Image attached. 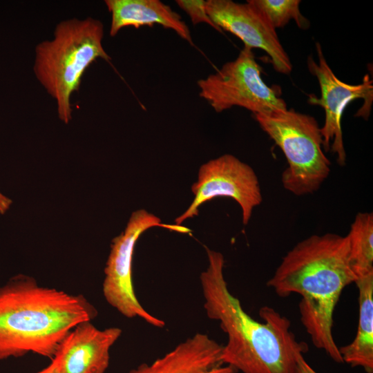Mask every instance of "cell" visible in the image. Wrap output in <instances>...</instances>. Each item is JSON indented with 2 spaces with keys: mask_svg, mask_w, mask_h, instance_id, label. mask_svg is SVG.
<instances>
[{
  "mask_svg": "<svg viewBox=\"0 0 373 373\" xmlns=\"http://www.w3.org/2000/svg\"><path fill=\"white\" fill-rule=\"evenodd\" d=\"M205 249L208 265L200 281L207 316L227 336L222 363L242 373H296L297 356L308 347L296 340L290 321L269 306L259 309L262 322L253 318L229 289L222 254Z\"/></svg>",
  "mask_w": 373,
  "mask_h": 373,
  "instance_id": "1",
  "label": "cell"
},
{
  "mask_svg": "<svg viewBox=\"0 0 373 373\" xmlns=\"http://www.w3.org/2000/svg\"><path fill=\"white\" fill-rule=\"evenodd\" d=\"M347 236L312 235L283 258L267 285L281 298L297 294L300 321L312 344L343 363L334 338V312L345 287L355 283Z\"/></svg>",
  "mask_w": 373,
  "mask_h": 373,
  "instance_id": "2",
  "label": "cell"
},
{
  "mask_svg": "<svg viewBox=\"0 0 373 373\" xmlns=\"http://www.w3.org/2000/svg\"><path fill=\"white\" fill-rule=\"evenodd\" d=\"M97 316L84 296L15 275L0 287V361L28 353L52 360L69 332Z\"/></svg>",
  "mask_w": 373,
  "mask_h": 373,
  "instance_id": "3",
  "label": "cell"
},
{
  "mask_svg": "<svg viewBox=\"0 0 373 373\" xmlns=\"http://www.w3.org/2000/svg\"><path fill=\"white\" fill-rule=\"evenodd\" d=\"M104 32L103 23L92 17L66 19L56 26L52 39L35 47V75L55 101L58 117L65 124L72 119L70 98L86 69L97 59H111L102 45Z\"/></svg>",
  "mask_w": 373,
  "mask_h": 373,
  "instance_id": "4",
  "label": "cell"
},
{
  "mask_svg": "<svg viewBox=\"0 0 373 373\" xmlns=\"http://www.w3.org/2000/svg\"><path fill=\"white\" fill-rule=\"evenodd\" d=\"M254 117L285 156L283 187L298 196L317 191L328 178L331 164L324 153L316 119L293 108L254 114Z\"/></svg>",
  "mask_w": 373,
  "mask_h": 373,
  "instance_id": "5",
  "label": "cell"
},
{
  "mask_svg": "<svg viewBox=\"0 0 373 373\" xmlns=\"http://www.w3.org/2000/svg\"><path fill=\"white\" fill-rule=\"evenodd\" d=\"M199 95L217 113L233 106L253 115L286 109L278 86H269L262 78V68L252 49L244 46L238 57L214 73L197 82Z\"/></svg>",
  "mask_w": 373,
  "mask_h": 373,
  "instance_id": "6",
  "label": "cell"
},
{
  "mask_svg": "<svg viewBox=\"0 0 373 373\" xmlns=\"http://www.w3.org/2000/svg\"><path fill=\"white\" fill-rule=\"evenodd\" d=\"M161 227L186 233L190 229L176 224L162 223L160 218L145 209L131 213L124 230L112 240L104 268L102 292L106 302L124 316L140 318L149 325L162 328L165 323L148 312L140 304L133 283V256L140 236L150 228Z\"/></svg>",
  "mask_w": 373,
  "mask_h": 373,
  "instance_id": "7",
  "label": "cell"
},
{
  "mask_svg": "<svg viewBox=\"0 0 373 373\" xmlns=\"http://www.w3.org/2000/svg\"><path fill=\"white\" fill-rule=\"evenodd\" d=\"M191 191L194 199L187 209L175 219L176 225L198 216L202 204L218 197L233 199L241 209L242 223L247 225L253 210L262 200L254 170L231 154L222 155L202 164Z\"/></svg>",
  "mask_w": 373,
  "mask_h": 373,
  "instance_id": "8",
  "label": "cell"
},
{
  "mask_svg": "<svg viewBox=\"0 0 373 373\" xmlns=\"http://www.w3.org/2000/svg\"><path fill=\"white\" fill-rule=\"evenodd\" d=\"M316 47L318 62L309 57L307 66L309 72L318 79L321 96L319 99L310 96L309 103L319 105L324 109L325 122L321 127L323 150L327 151L330 149L336 155L338 164L343 166L346 153L341 128L343 113L352 101L361 98L365 102L357 115L366 119L368 118L372 102V80L366 75L359 84L352 85L342 82L329 66L321 44L316 43Z\"/></svg>",
  "mask_w": 373,
  "mask_h": 373,
  "instance_id": "9",
  "label": "cell"
},
{
  "mask_svg": "<svg viewBox=\"0 0 373 373\" xmlns=\"http://www.w3.org/2000/svg\"><path fill=\"white\" fill-rule=\"evenodd\" d=\"M206 9L211 21L220 30L238 37L244 46L267 52L276 71L285 75L291 73V61L276 29L253 5L248 1L240 3L231 0H208Z\"/></svg>",
  "mask_w": 373,
  "mask_h": 373,
  "instance_id": "10",
  "label": "cell"
},
{
  "mask_svg": "<svg viewBox=\"0 0 373 373\" xmlns=\"http://www.w3.org/2000/svg\"><path fill=\"white\" fill-rule=\"evenodd\" d=\"M117 327L97 328L91 321L77 325L61 343L54 359L59 373H104L110 350L121 336Z\"/></svg>",
  "mask_w": 373,
  "mask_h": 373,
  "instance_id": "11",
  "label": "cell"
},
{
  "mask_svg": "<svg viewBox=\"0 0 373 373\" xmlns=\"http://www.w3.org/2000/svg\"><path fill=\"white\" fill-rule=\"evenodd\" d=\"M222 345L207 334L196 333L151 363L128 373H236L221 361Z\"/></svg>",
  "mask_w": 373,
  "mask_h": 373,
  "instance_id": "12",
  "label": "cell"
},
{
  "mask_svg": "<svg viewBox=\"0 0 373 373\" xmlns=\"http://www.w3.org/2000/svg\"><path fill=\"white\" fill-rule=\"evenodd\" d=\"M104 3L111 13V37L126 27L160 25L173 30L179 37L193 46L189 28L181 16L160 0H106Z\"/></svg>",
  "mask_w": 373,
  "mask_h": 373,
  "instance_id": "13",
  "label": "cell"
},
{
  "mask_svg": "<svg viewBox=\"0 0 373 373\" xmlns=\"http://www.w3.org/2000/svg\"><path fill=\"white\" fill-rule=\"evenodd\" d=\"M358 291V321L356 336L349 344L338 347L343 363L373 373V274L354 283Z\"/></svg>",
  "mask_w": 373,
  "mask_h": 373,
  "instance_id": "14",
  "label": "cell"
},
{
  "mask_svg": "<svg viewBox=\"0 0 373 373\" xmlns=\"http://www.w3.org/2000/svg\"><path fill=\"white\" fill-rule=\"evenodd\" d=\"M346 236L350 266L356 280L373 274L372 213H358Z\"/></svg>",
  "mask_w": 373,
  "mask_h": 373,
  "instance_id": "15",
  "label": "cell"
},
{
  "mask_svg": "<svg viewBox=\"0 0 373 373\" xmlns=\"http://www.w3.org/2000/svg\"><path fill=\"white\" fill-rule=\"evenodd\" d=\"M276 28L285 26L290 20L303 30L309 27L310 23L300 11L299 0H248Z\"/></svg>",
  "mask_w": 373,
  "mask_h": 373,
  "instance_id": "16",
  "label": "cell"
},
{
  "mask_svg": "<svg viewBox=\"0 0 373 373\" xmlns=\"http://www.w3.org/2000/svg\"><path fill=\"white\" fill-rule=\"evenodd\" d=\"M177 5L188 15L195 26L205 23L220 32H222L211 21L206 9V1L204 0H176Z\"/></svg>",
  "mask_w": 373,
  "mask_h": 373,
  "instance_id": "17",
  "label": "cell"
},
{
  "mask_svg": "<svg viewBox=\"0 0 373 373\" xmlns=\"http://www.w3.org/2000/svg\"><path fill=\"white\" fill-rule=\"evenodd\" d=\"M296 373H317L305 361L303 354L297 356Z\"/></svg>",
  "mask_w": 373,
  "mask_h": 373,
  "instance_id": "18",
  "label": "cell"
},
{
  "mask_svg": "<svg viewBox=\"0 0 373 373\" xmlns=\"http://www.w3.org/2000/svg\"><path fill=\"white\" fill-rule=\"evenodd\" d=\"M12 201L0 191V214H4L10 209Z\"/></svg>",
  "mask_w": 373,
  "mask_h": 373,
  "instance_id": "19",
  "label": "cell"
},
{
  "mask_svg": "<svg viewBox=\"0 0 373 373\" xmlns=\"http://www.w3.org/2000/svg\"><path fill=\"white\" fill-rule=\"evenodd\" d=\"M37 373H59L57 369L56 361L53 358L48 366Z\"/></svg>",
  "mask_w": 373,
  "mask_h": 373,
  "instance_id": "20",
  "label": "cell"
}]
</instances>
